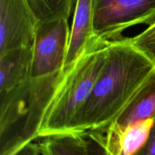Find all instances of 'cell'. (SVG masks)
<instances>
[{
  "instance_id": "cell-1",
  "label": "cell",
  "mask_w": 155,
  "mask_h": 155,
  "mask_svg": "<svg viewBox=\"0 0 155 155\" xmlns=\"http://www.w3.org/2000/svg\"><path fill=\"white\" fill-rule=\"evenodd\" d=\"M155 69V61L130 38L108 44L105 65L89 98L76 116L71 133L105 130L126 108Z\"/></svg>"
},
{
  "instance_id": "cell-2",
  "label": "cell",
  "mask_w": 155,
  "mask_h": 155,
  "mask_svg": "<svg viewBox=\"0 0 155 155\" xmlns=\"http://www.w3.org/2000/svg\"><path fill=\"white\" fill-rule=\"evenodd\" d=\"M64 74L30 77L0 94V155H13L39 138L44 114Z\"/></svg>"
},
{
  "instance_id": "cell-3",
  "label": "cell",
  "mask_w": 155,
  "mask_h": 155,
  "mask_svg": "<svg viewBox=\"0 0 155 155\" xmlns=\"http://www.w3.org/2000/svg\"><path fill=\"white\" fill-rule=\"evenodd\" d=\"M110 42L97 39L65 74L50 102L39 130V138L71 133L73 122L89 98L101 74Z\"/></svg>"
},
{
  "instance_id": "cell-4",
  "label": "cell",
  "mask_w": 155,
  "mask_h": 155,
  "mask_svg": "<svg viewBox=\"0 0 155 155\" xmlns=\"http://www.w3.org/2000/svg\"><path fill=\"white\" fill-rule=\"evenodd\" d=\"M154 22L155 0H95L93 33L101 40H117L130 27Z\"/></svg>"
},
{
  "instance_id": "cell-5",
  "label": "cell",
  "mask_w": 155,
  "mask_h": 155,
  "mask_svg": "<svg viewBox=\"0 0 155 155\" xmlns=\"http://www.w3.org/2000/svg\"><path fill=\"white\" fill-rule=\"evenodd\" d=\"M70 36L68 20L38 21L30 77H43L64 71Z\"/></svg>"
},
{
  "instance_id": "cell-6",
  "label": "cell",
  "mask_w": 155,
  "mask_h": 155,
  "mask_svg": "<svg viewBox=\"0 0 155 155\" xmlns=\"http://www.w3.org/2000/svg\"><path fill=\"white\" fill-rule=\"evenodd\" d=\"M38 21L27 0H0V54L33 46Z\"/></svg>"
},
{
  "instance_id": "cell-7",
  "label": "cell",
  "mask_w": 155,
  "mask_h": 155,
  "mask_svg": "<svg viewBox=\"0 0 155 155\" xmlns=\"http://www.w3.org/2000/svg\"><path fill=\"white\" fill-rule=\"evenodd\" d=\"M95 0H77L64 71L72 66L97 38L93 33Z\"/></svg>"
},
{
  "instance_id": "cell-8",
  "label": "cell",
  "mask_w": 155,
  "mask_h": 155,
  "mask_svg": "<svg viewBox=\"0 0 155 155\" xmlns=\"http://www.w3.org/2000/svg\"><path fill=\"white\" fill-rule=\"evenodd\" d=\"M154 123V120H148L125 127L111 123L102 130L108 151L111 155L136 154L146 142Z\"/></svg>"
},
{
  "instance_id": "cell-9",
  "label": "cell",
  "mask_w": 155,
  "mask_h": 155,
  "mask_svg": "<svg viewBox=\"0 0 155 155\" xmlns=\"http://www.w3.org/2000/svg\"><path fill=\"white\" fill-rule=\"evenodd\" d=\"M33 53V46H29L0 54V94L9 92L30 78Z\"/></svg>"
},
{
  "instance_id": "cell-10",
  "label": "cell",
  "mask_w": 155,
  "mask_h": 155,
  "mask_svg": "<svg viewBox=\"0 0 155 155\" xmlns=\"http://www.w3.org/2000/svg\"><path fill=\"white\" fill-rule=\"evenodd\" d=\"M148 120H155V69L113 123L125 127Z\"/></svg>"
},
{
  "instance_id": "cell-11",
  "label": "cell",
  "mask_w": 155,
  "mask_h": 155,
  "mask_svg": "<svg viewBox=\"0 0 155 155\" xmlns=\"http://www.w3.org/2000/svg\"><path fill=\"white\" fill-rule=\"evenodd\" d=\"M42 155H86L81 133H68L42 138Z\"/></svg>"
},
{
  "instance_id": "cell-12",
  "label": "cell",
  "mask_w": 155,
  "mask_h": 155,
  "mask_svg": "<svg viewBox=\"0 0 155 155\" xmlns=\"http://www.w3.org/2000/svg\"><path fill=\"white\" fill-rule=\"evenodd\" d=\"M39 21L69 19L74 0H27Z\"/></svg>"
},
{
  "instance_id": "cell-13",
  "label": "cell",
  "mask_w": 155,
  "mask_h": 155,
  "mask_svg": "<svg viewBox=\"0 0 155 155\" xmlns=\"http://www.w3.org/2000/svg\"><path fill=\"white\" fill-rule=\"evenodd\" d=\"M130 39L137 49L155 61V22L137 36Z\"/></svg>"
},
{
  "instance_id": "cell-14",
  "label": "cell",
  "mask_w": 155,
  "mask_h": 155,
  "mask_svg": "<svg viewBox=\"0 0 155 155\" xmlns=\"http://www.w3.org/2000/svg\"><path fill=\"white\" fill-rule=\"evenodd\" d=\"M86 155H111L107 150L102 131L94 130L82 133Z\"/></svg>"
},
{
  "instance_id": "cell-15",
  "label": "cell",
  "mask_w": 155,
  "mask_h": 155,
  "mask_svg": "<svg viewBox=\"0 0 155 155\" xmlns=\"http://www.w3.org/2000/svg\"><path fill=\"white\" fill-rule=\"evenodd\" d=\"M134 155H155V120L146 142Z\"/></svg>"
},
{
  "instance_id": "cell-16",
  "label": "cell",
  "mask_w": 155,
  "mask_h": 155,
  "mask_svg": "<svg viewBox=\"0 0 155 155\" xmlns=\"http://www.w3.org/2000/svg\"><path fill=\"white\" fill-rule=\"evenodd\" d=\"M41 154L39 144L30 142L13 155H39Z\"/></svg>"
}]
</instances>
